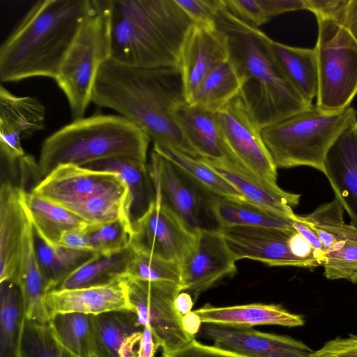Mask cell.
Returning <instances> with one entry per match:
<instances>
[{"instance_id":"681fc988","label":"cell","mask_w":357,"mask_h":357,"mask_svg":"<svg viewBox=\"0 0 357 357\" xmlns=\"http://www.w3.org/2000/svg\"><path fill=\"white\" fill-rule=\"evenodd\" d=\"M339 24L357 41V0H349Z\"/></svg>"},{"instance_id":"c3c4849f","label":"cell","mask_w":357,"mask_h":357,"mask_svg":"<svg viewBox=\"0 0 357 357\" xmlns=\"http://www.w3.org/2000/svg\"><path fill=\"white\" fill-rule=\"evenodd\" d=\"M291 218L294 220V229L309 243L318 252L325 257V248L316 233L306 224L298 218L294 213Z\"/></svg>"},{"instance_id":"8d00e7d4","label":"cell","mask_w":357,"mask_h":357,"mask_svg":"<svg viewBox=\"0 0 357 357\" xmlns=\"http://www.w3.org/2000/svg\"><path fill=\"white\" fill-rule=\"evenodd\" d=\"M153 149L216 196L233 199H245L227 181L199 158L191 157L167 146L153 145Z\"/></svg>"},{"instance_id":"30bf717a","label":"cell","mask_w":357,"mask_h":357,"mask_svg":"<svg viewBox=\"0 0 357 357\" xmlns=\"http://www.w3.org/2000/svg\"><path fill=\"white\" fill-rule=\"evenodd\" d=\"M130 303L141 326H149L163 353L178 349L195 337L187 333L174 301L182 291L176 283L145 281L123 277Z\"/></svg>"},{"instance_id":"f35d334b","label":"cell","mask_w":357,"mask_h":357,"mask_svg":"<svg viewBox=\"0 0 357 357\" xmlns=\"http://www.w3.org/2000/svg\"><path fill=\"white\" fill-rule=\"evenodd\" d=\"M227 8L241 20L258 27L280 14L305 10L303 0H225Z\"/></svg>"},{"instance_id":"d4e9b609","label":"cell","mask_w":357,"mask_h":357,"mask_svg":"<svg viewBox=\"0 0 357 357\" xmlns=\"http://www.w3.org/2000/svg\"><path fill=\"white\" fill-rule=\"evenodd\" d=\"M174 116L199 158L213 160L231 158L224 143L215 112L185 102L177 107Z\"/></svg>"},{"instance_id":"ac0fdd59","label":"cell","mask_w":357,"mask_h":357,"mask_svg":"<svg viewBox=\"0 0 357 357\" xmlns=\"http://www.w3.org/2000/svg\"><path fill=\"white\" fill-rule=\"evenodd\" d=\"M27 192L10 181L0 190V282H18L26 234L31 220Z\"/></svg>"},{"instance_id":"ba28073f","label":"cell","mask_w":357,"mask_h":357,"mask_svg":"<svg viewBox=\"0 0 357 357\" xmlns=\"http://www.w3.org/2000/svg\"><path fill=\"white\" fill-rule=\"evenodd\" d=\"M318 67L316 105L329 110L350 107L357 94V41L339 23L317 19Z\"/></svg>"},{"instance_id":"b9f144b4","label":"cell","mask_w":357,"mask_h":357,"mask_svg":"<svg viewBox=\"0 0 357 357\" xmlns=\"http://www.w3.org/2000/svg\"><path fill=\"white\" fill-rule=\"evenodd\" d=\"M123 277L145 281L171 282L181 286L180 263L135 250Z\"/></svg>"},{"instance_id":"cb8c5ba5","label":"cell","mask_w":357,"mask_h":357,"mask_svg":"<svg viewBox=\"0 0 357 357\" xmlns=\"http://www.w3.org/2000/svg\"><path fill=\"white\" fill-rule=\"evenodd\" d=\"M83 167L118 174L128 189L127 219L132 231L155 200L149 165L128 158H114L89 163Z\"/></svg>"},{"instance_id":"60d3db41","label":"cell","mask_w":357,"mask_h":357,"mask_svg":"<svg viewBox=\"0 0 357 357\" xmlns=\"http://www.w3.org/2000/svg\"><path fill=\"white\" fill-rule=\"evenodd\" d=\"M85 231L91 252L101 255H110L127 248L133 236L132 229L126 219L101 225H88Z\"/></svg>"},{"instance_id":"5b68a950","label":"cell","mask_w":357,"mask_h":357,"mask_svg":"<svg viewBox=\"0 0 357 357\" xmlns=\"http://www.w3.org/2000/svg\"><path fill=\"white\" fill-rule=\"evenodd\" d=\"M151 139L120 115L96 114L75 119L43 142L38 173L45 177L63 165L83 167L114 158H128L146 163Z\"/></svg>"},{"instance_id":"f1b7e54d","label":"cell","mask_w":357,"mask_h":357,"mask_svg":"<svg viewBox=\"0 0 357 357\" xmlns=\"http://www.w3.org/2000/svg\"><path fill=\"white\" fill-rule=\"evenodd\" d=\"M134 252L130 245L110 255L96 253L62 280L53 291L105 285L119 280L125 275Z\"/></svg>"},{"instance_id":"44dd1931","label":"cell","mask_w":357,"mask_h":357,"mask_svg":"<svg viewBox=\"0 0 357 357\" xmlns=\"http://www.w3.org/2000/svg\"><path fill=\"white\" fill-rule=\"evenodd\" d=\"M323 173L351 224L357 228V119L343 129L329 148Z\"/></svg>"},{"instance_id":"ffe728a7","label":"cell","mask_w":357,"mask_h":357,"mask_svg":"<svg viewBox=\"0 0 357 357\" xmlns=\"http://www.w3.org/2000/svg\"><path fill=\"white\" fill-rule=\"evenodd\" d=\"M45 110L35 97L18 96L0 86V149L2 160L15 164L25 155L23 139L45 126Z\"/></svg>"},{"instance_id":"816d5d0a","label":"cell","mask_w":357,"mask_h":357,"mask_svg":"<svg viewBox=\"0 0 357 357\" xmlns=\"http://www.w3.org/2000/svg\"><path fill=\"white\" fill-rule=\"evenodd\" d=\"M202 324L199 317L194 311H191L182 317V325L184 331L194 337L198 334Z\"/></svg>"},{"instance_id":"1f68e13d","label":"cell","mask_w":357,"mask_h":357,"mask_svg":"<svg viewBox=\"0 0 357 357\" xmlns=\"http://www.w3.org/2000/svg\"><path fill=\"white\" fill-rule=\"evenodd\" d=\"M17 284L23 296L25 319L38 323H48L45 307L46 289L36 256L32 222L26 234Z\"/></svg>"},{"instance_id":"83f0119b","label":"cell","mask_w":357,"mask_h":357,"mask_svg":"<svg viewBox=\"0 0 357 357\" xmlns=\"http://www.w3.org/2000/svg\"><path fill=\"white\" fill-rule=\"evenodd\" d=\"M211 209L218 227H267L295 229L291 218L266 210L246 199L215 196Z\"/></svg>"},{"instance_id":"52a82bcc","label":"cell","mask_w":357,"mask_h":357,"mask_svg":"<svg viewBox=\"0 0 357 357\" xmlns=\"http://www.w3.org/2000/svg\"><path fill=\"white\" fill-rule=\"evenodd\" d=\"M110 57V2L93 0L92 9L71 44L54 79L71 116L84 117L101 66Z\"/></svg>"},{"instance_id":"f546056e","label":"cell","mask_w":357,"mask_h":357,"mask_svg":"<svg viewBox=\"0 0 357 357\" xmlns=\"http://www.w3.org/2000/svg\"><path fill=\"white\" fill-rule=\"evenodd\" d=\"M92 322L93 357H120L125 340L144 328L135 312L128 310L93 315Z\"/></svg>"},{"instance_id":"7bdbcfd3","label":"cell","mask_w":357,"mask_h":357,"mask_svg":"<svg viewBox=\"0 0 357 357\" xmlns=\"http://www.w3.org/2000/svg\"><path fill=\"white\" fill-rule=\"evenodd\" d=\"M194 23L213 22L225 7V0H175Z\"/></svg>"},{"instance_id":"9c48e42d","label":"cell","mask_w":357,"mask_h":357,"mask_svg":"<svg viewBox=\"0 0 357 357\" xmlns=\"http://www.w3.org/2000/svg\"><path fill=\"white\" fill-rule=\"evenodd\" d=\"M149 168L155 197L189 229H218L211 209L215 195L153 149Z\"/></svg>"},{"instance_id":"d590c367","label":"cell","mask_w":357,"mask_h":357,"mask_svg":"<svg viewBox=\"0 0 357 357\" xmlns=\"http://www.w3.org/2000/svg\"><path fill=\"white\" fill-rule=\"evenodd\" d=\"M93 315L58 313L48 325L57 342L77 357H93Z\"/></svg>"},{"instance_id":"ab89813d","label":"cell","mask_w":357,"mask_h":357,"mask_svg":"<svg viewBox=\"0 0 357 357\" xmlns=\"http://www.w3.org/2000/svg\"><path fill=\"white\" fill-rule=\"evenodd\" d=\"M19 357H77L56 340L48 323L25 319L20 340Z\"/></svg>"},{"instance_id":"74e56055","label":"cell","mask_w":357,"mask_h":357,"mask_svg":"<svg viewBox=\"0 0 357 357\" xmlns=\"http://www.w3.org/2000/svg\"><path fill=\"white\" fill-rule=\"evenodd\" d=\"M127 196L128 189L124 185L96 195L69 211L89 225L105 224L119 219L128 220Z\"/></svg>"},{"instance_id":"bcb514c9","label":"cell","mask_w":357,"mask_h":357,"mask_svg":"<svg viewBox=\"0 0 357 357\" xmlns=\"http://www.w3.org/2000/svg\"><path fill=\"white\" fill-rule=\"evenodd\" d=\"M349 0H303L305 10L313 13L317 19H330L340 22Z\"/></svg>"},{"instance_id":"ee69618b","label":"cell","mask_w":357,"mask_h":357,"mask_svg":"<svg viewBox=\"0 0 357 357\" xmlns=\"http://www.w3.org/2000/svg\"><path fill=\"white\" fill-rule=\"evenodd\" d=\"M162 357H243L215 345L202 344L193 339L185 346L169 353H163Z\"/></svg>"},{"instance_id":"4fadbf2b","label":"cell","mask_w":357,"mask_h":357,"mask_svg":"<svg viewBox=\"0 0 357 357\" xmlns=\"http://www.w3.org/2000/svg\"><path fill=\"white\" fill-rule=\"evenodd\" d=\"M236 261L218 229L198 230L194 244L180 262L182 291L195 302L218 282L234 275Z\"/></svg>"},{"instance_id":"6da1fadb","label":"cell","mask_w":357,"mask_h":357,"mask_svg":"<svg viewBox=\"0 0 357 357\" xmlns=\"http://www.w3.org/2000/svg\"><path fill=\"white\" fill-rule=\"evenodd\" d=\"M185 102L178 66L134 68L110 59L101 66L92 94V102L116 111L147 135L153 145L198 158L174 116Z\"/></svg>"},{"instance_id":"7a4b0ae2","label":"cell","mask_w":357,"mask_h":357,"mask_svg":"<svg viewBox=\"0 0 357 357\" xmlns=\"http://www.w3.org/2000/svg\"><path fill=\"white\" fill-rule=\"evenodd\" d=\"M93 0L36 2L0 47V80L54 79Z\"/></svg>"},{"instance_id":"7c38bea8","label":"cell","mask_w":357,"mask_h":357,"mask_svg":"<svg viewBox=\"0 0 357 357\" xmlns=\"http://www.w3.org/2000/svg\"><path fill=\"white\" fill-rule=\"evenodd\" d=\"M297 216L316 233L325 248V277L357 283V228L344 221L339 201L335 198L307 215Z\"/></svg>"},{"instance_id":"8992f818","label":"cell","mask_w":357,"mask_h":357,"mask_svg":"<svg viewBox=\"0 0 357 357\" xmlns=\"http://www.w3.org/2000/svg\"><path fill=\"white\" fill-rule=\"evenodd\" d=\"M356 119L351 107L329 110L312 105L262 127L261 135L277 168L307 166L323 172L329 148Z\"/></svg>"},{"instance_id":"f6af8a7d","label":"cell","mask_w":357,"mask_h":357,"mask_svg":"<svg viewBox=\"0 0 357 357\" xmlns=\"http://www.w3.org/2000/svg\"><path fill=\"white\" fill-rule=\"evenodd\" d=\"M310 357H357V335L330 340Z\"/></svg>"},{"instance_id":"836d02e7","label":"cell","mask_w":357,"mask_h":357,"mask_svg":"<svg viewBox=\"0 0 357 357\" xmlns=\"http://www.w3.org/2000/svg\"><path fill=\"white\" fill-rule=\"evenodd\" d=\"M26 204L35 231L53 246L59 245L64 231L84 228L89 225L70 211L43 199L32 192L26 194Z\"/></svg>"},{"instance_id":"7dc6e473","label":"cell","mask_w":357,"mask_h":357,"mask_svg":"<svg viewBox=\"0 0 357 357\" xmlns=\"http://www.w3.org/2000/svg\"><path fill=\"white\" fill-rule=\"evenodd\" d=\"M86 227L64 231L61 236L58 245L77 250L91 252L86 235Z\"/></svg>"},{"instance_id":"f5cc1de1","label":"cell","mask_w":357,"mask_h":357,"mask_svg":"<svg viewBox=\"0 0 357 357\" xmlns=\"http://www.w3.org/2000/svg\"><path fill=\"white\" fill-rule=\"evenodd\" d=\"M194 303L190 294L185 291H181L177 295L174 305L178 314L183 317L191 312Z\"/></svg>"},{"instance_id":"e0dca14e","label":"cell","mask_w":357,"mask_h":357,"mask_svg":"<svg viewBox=\"0 0 357 357\" xmlns=\"http://www.w3.org/2000/svg\"><path fill=\"white\" fill-rule=\"evenodd\" d=\"M198 335L243 357H310L314 351L291 337L258 331L252 327L202 323Z\"/></svg>"},{"instance_id":"3957f363","label":"cell","mask_w":357,"mask_h":357,"mask_svg":"<svg viewBox=\"0 0 357 357\" xmlns=\"http://www.w3.org/2000/svg\"><path fill=\"white\" fill-rule=\"evenodd\" d=\"M215 22L228 36L229 59L242 82L240 95L261 128L312 105L276 62L271 49L272 39L226 6Z\"/></svg>"},{"instance_id":"d6986e66","label":"cell","mask_w":357,"mask_h":357,"mask_svg":"<svg viewBox=\"0 0 357 357\" xmlns=\"http://www.w3.org/2000/svg\"><path fill=\"white\" fill-rule=\"evenodd\" d=\"M236 261L248 259L270 266L308 268L296 257L291 248V236L296 229L267 227H218Z\"/></svg>"},{"instance_id":"603a6c76","label":"cell","mask_w":357,"mask_h":357,"mask_svg":"<svg viewBox=\"0 0 357 357\" xmlns=\"http://www.w3.org/2000/svg\"><path fill=\"white\" fill-rule=\"evenodd\" d=\"M45 307L48 321L58 313L96 315L114 310L133 311L123 278L105 285L50 291L45 296Z\"/></svg>"},{"instance_id":"2e32d148","label":"cell","mask_w":357,"mask_h":357,"mask_svg":"<svg viewBox=\"0 0 357 357\" xmlns=\"http://www.w3.org/2000/svg\"><path fill=\"white\" fill-rule=\"evenodd\" d=\"M124 185L116 173L63 165L44 177L31 192L69 211L96 195Z\"/></svg>"},{"instance_id":"8fae6325","label":"cell","mask_w":357,"mask_h":357,"mask_svg":"<svg viewBox=\"0 0 357 357\" xmlns=\"http://www.w3.org/2000/svg\"><path fill=\"white\" fill-rule=\"evenodd\" d=\"M215 114L231 158L261 180L277 185L278 168L264 142L261 128L240 93Z\"/></svg>"},{"instance_id":"e575fe53","label":"cell","mask_w":357,"mask_h":357,"mask_svg":"<svg viewBox=\"0 0 357 357\" xmlns=\"http://www.w3.org/2000/svg\"><path fill=\"white\" fill-rule=\"evenodd\" d=\"M241 87L239 74L229 59L204 77L188 102L215 112L236 97Z\"/></svg>"},{"instance_id":"4316f807","label":"cell","mask_w":357,"mask_h":357,"mask_svg":"<svg viewBox=\"0 0 357 357\" xmlns=\"http://www.w3.org/2000/svg\"><path fill=\"white\" fill-rule=\"evenodd\" d=\"M271 49L289 82L312 103L318 92V67L314 48L292 47L271 40Z\"/></svg>"},{"instance_id":"f907efd6","label":"cell","mask_w":357,"mask_h":357,"mask_svg":"<svg viewBox=\"0 0 357 357\" xmlns=\"http://www.w3.org/2000/svg\"><path fill=\"white\" fill-rule=\"evenodd\" d=\"M158 347L160 346L155 340L151 328L144 326L139 342L138 357H154Z\"/></svg>"},{"instance_id":"7402d4cb","label":"cell","mask_w":357,"mask_h":357,"mask_svg":"<svg viewBox=\"0 0 357 357\" xmlns=\"http://www.w3.org/2000/svg\"><path fill=\"white\" fill-rule=\"evenodd\" d=\"M198 158L227 181L245 199L289 218L294 213L292 208L298 204L301 195L265 182L231 158L220 160Z\"/></svg>"},{"instance_id":"5bb4252c","label":"cell","mask_w":357,"mask_h":357,"mask_svg":"<svg viewBox=\"0 0 357 357\" xmlns=\"http://www.w3.org/2000/svg\"><path fill=\"white\" fill-rule=\"evenodd\" d=\"M196 233L155 197L136 225L130 245L135 250L180 263L194 244Z\"/></svg>"},{"instance_id":"277c9868","label":"cell","mask_w":357,"mask_h":357,"mask_svg":"<svg viewBox=\"0 0 357 357\" xmlns=\"http://www.w3.org/2000/svg\"><path fill=\"white\" fill-rule=\"evenodd\" d=\"M110 57L134 68L178 66L194 24L175 0H109Z\"/></svg>"},{"instance_id":"d6a6232c","label":"cell","mask_w":357,"mask_h":357,"mask_svg":"<svg viewBox=\"0 0 357 357\" xmlns=\"http://www.w3.org/2000/svg\"><path fill=\"white\" fill-rule=\"evenodd\" d=\"M24 320L20 285L13 281L0 282V357H19Z\"/></svg>"},{"instance_id":"9a60e30c","label":"cell","mask_w":357,"mask_h":357,"mask_svg":"<svg viewBox=\"0 0 357 357\" xmlns=\"http://www.w3.org/2000/svg\"><path fill=\"white\" fill-rule=\"evenodd\" d=\"M229 57L228 36L215 21L192 25L182 43L178 65L188 102L204 77Z\"/></svg>"},{"instance_id":"484cf974","label":"cell","mask_w":357,"mask_h":357,"mask_svg":"<svg viewBox=\"0 0 357 357\" xmlns=\"http://www.w3.org/2000/svg\"><path fill=\"white\" fill-rule=\"evenodd\" d=\"M194 312L202 323L248 327L260 325L296 327L305 323L302 316L275 304L252 303L226 307L206 304Z\"/></svg>"},{"instance_id":"4dcf8cb0","label":"cell","mask_w":357,"mask_h":357,"mask_svg":"<svg viewBox=\"0 0 357 357\" xmlns=\"http://www.w3.org/2000/svg\"><path fill=\"white\" fill-rule=\"evenodd\" d=\"M37 261L46 294L53 291L67 276L91 259L96 253L77 250L46 243L33 229Z\"/></svg>"}]
</instances>
